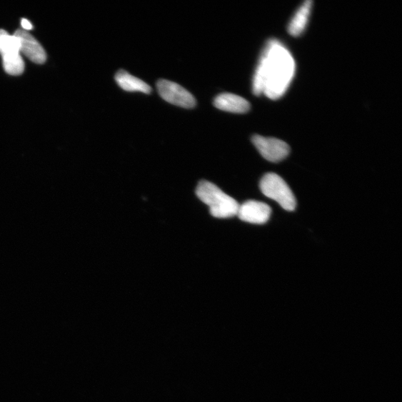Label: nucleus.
Returning a JSON list of instances; mask_svg holds the SVG:
<instances>
[{
	"label": "nucleus",
	"instance_id": "f257e3e1",
	"mask_svg": "<svg viewBox=\"0 0 402 402\" xmlns=\"http://www.w3.org/2000/svg\"><path fill=\"white\" fill-rule=\"evenodd\" d=\"M295 61L289 50L277 40H271L262 52L253 80L256 96L281 98L295 75Z\"/></svg>",
	"mask_w": 402,
	"mask_h": 402
},
{
	"label": "nucleus",
	"instance_id": "f03ea898",
	"mask_svg": "<svg viewBox=\"0 0 402 402\" xmlns=\"http://www.w3.org/2000/svg\"><path fill=\"white\" fill-rule=\"evenodd\" d=\"M199 199L209 207L211 215L218 218L237 216L238 203L211 182L202 181L196 189Z\"/></svg>",
	"mask_w": 402,
	"mask_h": 402
},
{
	"label": "nucleus",
	"instance_id": "1a4fd4ad",
	"mask_svg": "<svg viewBox=\"0 0 402 402\" xmlns=\"http://www.w3.org/2000/svg\"><path fill=\"white\" fill-rule=\"evenodd\" d=\"M213 103L216 109L234 114L247 113L251 109V104L247 99L229 93L217 96Z\"/></svg>",
	"mask_w": 402,
	"mask_h": 402
},
{
	"label": "nucleus",
	"instance_id": "7ed1b4c3",
	"mask_svg": "<svg viewBox=\"0 0 402 402\" xmlns=\"http://www.w3.org/2000/svg\"><path fill=\"white\" fill-rule=\"evenodd\" d=\"M260 189L266 197L275 201L287 211H293L296 206L295 196L286 182L278 174L268 173L261 179Z\"/></svg>",
	"mask_w": 402,
	"mask_h": 402
},
{
	"label": "nucleus",
	"instance_id": "0eeeda50",
	"mask_svg": "<svg viewBox=\"0 0 402 402\" xmlns=\"http://www.w3.org/2000/svg\"><path fill=\"white\" fill-rule=\"evenodd\" d=\"M271 208L263 202L248 201L239 205L237 216L243 221L254 224H264L268 221Z\"/></svg>",
	"mask_w": 402,
	"mask_h": 402
},
{
	"label": "nucleus",
	"instance_id": "9d476101",
	"mask_svg": "<svg viewBox=\"0 0 402 402\" xmlns=\"http://www.w3.org/2000/svg\"><path fill=\"white\" fill-rule=\"evenodd\" d=\"M115 79L121 89L126 91L141 92L146 94L151 92V86L147 83L131 75L124 69L116 74Z\"/></svg>",
	"mask_w": 402,
	"mask_h": 402
},
{
	"label": "nucleus",
	"instance_id": "423d86ee",
	"mask_svg": "<svg viewBox=\"0 0 402 402\" xmlns=\"http://www.w3.org/2000/svg\"><path fill=\"white\" fill-rule=\"evenodd\" d=\"M252 142L261 155L272 163L283 161L290 153L289 146L276 138L254 135Z\"/></svg>",
	"mask_w": 402,
	"mask_h": 402
},
{
	"label": "nucleus",
	"instance_id": "20e7f679",
	"mask_svg": "<svg viewBox=\"0 0 402 402\" xmlns=\"http://www.w3.org/2000/svg\"><path fill=\"white\" fill-rule=\"evenodd\" d=\"M0 55L8 74L20 76L24 72L25 63L21 56L19 41L4 29H0Z\"/></svg>",
	"mask_w": 402,
	"mask_h": 402
},
{
	"label": "nucleus",
	"instance_id": "9b49d317",
	"mask_svg": "<svg viewBox=\"0 0 402 402\" xmlns=\"http://www.w3.org/2000/svg\"><path fill=\"white\" fill-rule=\"evenodd\" d=\"M312 1L308 0L296 11L288 25V33L293 37L301 36L305 31L312 7Z\"/></svg>",
	"mask_w": 402,
	"mask_h": 402
},
{
	"label": "nucleus",
	"instance_id": "39448f33",
	"mask_svg": "<svg viewBox=\"0 0 402 402\" xmlns=\"http://www.w3.org/2000/svg\"><path fill=\"white\" fill-rule=\"evenodd\" d=\"M160 96L167 102L184 109H194L196 100L191 94L176 82L161 79L156 83Z\"/></svg>",
	"mask_w": 402,
	"mask_h": 402
},
{
	"label": "nucleus",
	"instance_id": "f8f14e48",
	"mask_svg": "<svg viewBox=\"0 0 402 402\" xmlns=\"http://www.w3.org/2000/svg\"><path fill=\"white\" fill-rule=\"evenodd\" d=\"M21 26L23 29L25 31L31 30L33 29L32 24L26 19H23L21 21Z\"/></svg>",
	"mask_w": 402,
	"mask_h": 402
},
{
	"label": "nucleus",
	"instance_id": "6e6552de",
	"mask_svg": "<svg viewBox=\"0 0 402 402\" xmlns=\"http://www.w3.org/2000/svg\"><path fill=\"white\" fill-rule=\"evenodd\" d=\"M14 36L19 41L21 54L34 63L43 64L46 62L44 49L30 33L24 29H17Z\"/></svg>",
	"mask_w": 402,
	"mask_h": 402
}]
</instances>
